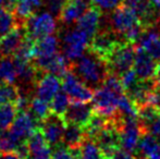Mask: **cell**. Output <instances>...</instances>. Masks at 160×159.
<instances>
[{
	"instance_id": "obj_20",
	"label": "cell",
	"mask_w": 160,
	"mask_h": 159,
	"mask_svg": "<svg viewBox=\"0 0 160 159\" xmlns=\"http://www.w3.org/2000/svg\"><path fill=\"white\" fill-rule=\"evenodd\" d=\"M87 138L84 127L75 123H65L62 144L68 148H78Z\"/></svg>"
},
{
	"instance_id": "obj_6",
	"label": "cell",
	"mask_w": 160,
	"mask_h": 159,
	"mask_svg": "<svg viewBox=\"0 0 160 159\" xmlns=\"http://www.w3.org/2000/svg\"><path fill=\"white\" fill-rule=\"evenodd\" d=\"M124 93H119L114 89L102 84L95 89L93 96V107L96 112L108 118H114L118 116L119 98Z\"/></svg>"
},
{
	"instance_id": "obj_43",
	"label": "cell",
	"mask_w": 160,
	"mask_h": 159,
	"mask_svg": "<svg viewBox=\"0 0 160 159\" xmlns=\"http://www.w3.org/2000/svg\"><path fill=\"white\" fill-rule=\"evenodd\" d=\"M142 1H146V0H127V3L133 4V3H136V2H142Z\"/></svg>"
},
{
	"instance_id": "obj_24",
	"label": "cell",
	"mask_w": 160,
	"mask_h": 159,
	"mask_svg": "<svg viewBox=\"0 0 160 159\" xmlns=\"http://www.w3.org/2000/svg\"><path fill=\"white\" fill-rule=\"evenodd\" d=\"M72 62L65 58L63 53L58 52L52 59L50 60L48 67H47L46 72L52 73L57 77H63L69 71H71Z\"/></svg>"
},
{
	"instance_id": "obj_11",
	"label": "cell",
	"mask_w": 160,
	"mask_h": 159,
	"mask_svg": "<svg viewBox=\"0 0 160 159\" xmlns=\"http://www.w3.org/2000/svg\"><path fill=\"white\" fill-rule=\"evenodd\" d=\"M64 127L65 122L63 118L53 113L39 123V130L51 147H57L62 143Z\"/></svg>"
},
{
	"instance_id": "obj_39",
	"label": "cell",
	"mask_w": 160,
	"mask_h": 159,
	"mask_svg": "<svg viewBox=\"0 0 160 159\" xmlns=\"http://www.w3.org/2000/svg\"><path fill=\"white\" fill-rule=\"evenodd\" d=\"M0 159H21L17 153L10 152V153H1L0 154Z\"/></svg>"
},
{
	"instance_id": "obj_36",
	"label": "cell",
	"mask_w": 160,
	"mask_h": 159,
	"mask_svg": "<svg viewBox=\"0 0 160 159\" xmlns=\"http://www.w3.org/2000/svg\"><path fill=\"white\" fill-rule=\"evenodd\" d=\"M91 1L93 3V6L98 8L100 11H110L117 8L121 3L122 0H91Z\"/></svg>"
},
{
	"instance_id": "obj_21",
	"label": "cell",
	"mask_w": 160,
	"mask_h": 159,
	"mask_svg": "<svg viewBox=\"0 0 160 159\" xmlns=\"http://www.w3.org/2000/svg\"><path fill=\"white\" fill-rule=\"evenodd\" d=\"M42 6V0H17V4L13 10L17 22L19 25H25L28 17Z\"/></svg>"
},
{
	"instance_id": "obj_41",
	"label": "cell",
	"mask_w": 160,
	"mask_h": 159,
	"mask_svg": "<svg viewBox=\"0 0 160 159\" xmlns=\"http://www.w3.org/2000/svg\"><path fill=\"white\" fill-rule=\"evenodd\" d=\"M149 1L155 10L157 11V13L160 15V0H149Z\"/></svg>"
},
{
	"instance_id": "obj_27",
	"label": "cell",
	"mask_w": 160,
	"mask_h": 159,
	"mask_svg": "<svg viewBox=\"0 0 160 159\" xmlns=\"http://www.w3.org/2000/svg\"><path fill=\"white\" fill-rule=\"evenodd\" d=\"M70 104H71V99L68 96V94L64 91H59L50 102L51 113L59 116V117H63Z\"/></svg>"
},
{
	"instance_id": "obj_14",
	"label": "cell",
	"mask_w": 160,
	"mask_h": 159,
	"mask_svg": "<svg viewBox=\"0 0 160 159\" xmlns=\"http://www.w3.org/2000/svg\"><path fill=\"white\" fill-rule=\"evenodd\" d=\"M61 86L62 82L59 77L48 72H44V74L40 73L39 77L35 83L36 96L50 102L56 94L60 91Z\"/></svg>"
},
{
	"instance_id": "obj_3",
	"label": "cell",
	"mask_w": 160,
	"mask_h": 159,
	"mask_svg": "<svg viewBox=\"0 0 160 159\" xmlns=\"http://www.w3.org/2000/svg\"><path fill=\"white\" fill-rule=\"evenodd\" d=\"M91 44V37L78 27L68 30L62 37V51L71 62L80 59Z\"/></svg>"
},
{
	"instance_id": "obj_29",
	"label": "cell",
	"mask_w": 160,
	"mask_h": 159,
	"mask_svg": "<svg viewBox=\"0 0 160 159\" xmlns=\"http://www.w3.org/2000/svg\"><path fill=\"white\" fill-rule=\"evenodd\" d=\"M34 55H35V40L26 36L13 56L20 61L32 62Z\"/></svg>"
},
{
	"instance_id": "obj_1",
	"label": "cell",
	"mask_w": 160,
	"mask_h": 159,
	"mask_svg": "<svg viewBox=\"0 0 160 159\" xmlns=\"http://www.w3.org/2000/svg\"><path fill=\"white\" fill-rule=\"evenodd\" d=\"M106 28L118 35L122 40L135 44L138 42L145 27L135 11L128 4H119L108 17Z\"/></svg>"
},
{
	"instance_id": "obj_2",
	"label": "cell",
	"mask_w": 160,
	"mask_h": 159,
	"mask_svg": "<svg viewBox=\"0 0 160 159\" xmlns=\"http://www.w3.org/2000/svg\"><path fill=\"white\" fill-rule=\"evenodd\" d=\"M71 70L94 91L102 85L109 74L107 62L89 49L80 59L72 62Z\"/></svg>"
},
{
	"instance_id": "obj_8",
	"label": "cell",
	"mask_w": 160,
	"mask_h": 159,
	"mask_svg": "<svg viewBox=\"0 0 160 159\" xmlns=\"http://www.w3.org/2000/svg\"><path fill=\"white\" fill-rule=\"evenodd\" d=\"M62 77V88L68 94L71 102H88L93 99L95 91L85 84L72 70Z\"/></svg>"
},
{
	"instance_id": "obj_44",
	"label": "cell",
	"mask_w": 160,
	"mask_h": 159,
	"mask_svg": "<svg viewBox=\"0 0 160 159\" xmlns=\"http://www.w3.org/2000/svg\"><path fill=\"white\" fill-rule=\"evenodd\" d=\"M4 1H6V0H0V8H2V6H3V3H4Z\"/></svg>"
},
{
	"instance_id": "obj_10",
	"label": "cell",
	"mask_w": 160,
	"mask_h": 159,
	"mask_svg": "<svg viewBox=\"0 0 160 159\" xmlns=\"http://www.w3.org/2000/svg\"><path fill=\"white\" fill-rule=\"evenodd\" d=\"M121 42H124V40L121 39L112 31L108 30V28L99 30L91 40L89 50H92L94 53H96L97 56L102 58L106 61L108 57L111 55L112 51L114 50V48Z\"/></svg>"
},
{
	"instance_id": "obj_7",
	"label": "cell",
	"mask_w": 160,
	"mask_h": 159,
	"mask_svg": "<svg viewBox=\"0 0 160 159\" xmlns=\"http://www.w3.org/2000/svg\"><path fill=\"white\" fill-rule=\"evenodd\" d=\"M59 42L53 35H48L35 42V55L33 64L40 72H46L50 60L58 53Z\"/></svg>"
},
{
	"instance_id": "obj_4",
	"label": "cell",
	"mask_w": 160,
	"mask_h": 159,
	"mask_svg": "<svg viewBox=\"0 0 160 159\" xmlns=\"http://www.w3.org/2000/svg\"><path fill=\"white\" fill-rule=\"evenodd\" d=\"M135 60V45L132 42H121L114 48L106 60L109 73L120 77L133 68Z\"/></svg>"
},
{
	"instance_id": "obj_32",
	"label": "cell",
	"mask_w": 160,
	"mask_h": 159,
	"mask_svg": "<svg viewBox=\"0 0 160 159\" xmlns=\"http://www.w3.org/2000/svg\"><path fill=\"white\" fill-rule=\"evenodd\" d=\"M20 95V91L17 85L10 83L0 84V106L9 102H14Z\"/></svg>"
},
{
	"instance_id": "obj_42",
	"label": "cell",
	"mask_w": 160,
	"mask_h": 159,
	"mask_svg": "<svg viewBox=\"0 0 160 159\" xmlns=\"http://www.w3.org/2000/svg\"><path fill=\"white\" fill-rule=\"evenodd\" d=\"M155 77H156L157 80L160 81V60L159 62L157 63V69H156V75H155Z\"/></svg>"
},
{
	"instance_id": "obj_18",
	"label": "cell",
	"mask_w": 160,
	"mask_h": 159,
	"mask_svg": "<svg viewBox=\"0 0 160 159\" xmlns=\"http://www.w3.org/2000/svg\"><path fill=\"white\" fill-rule=\"evenodd\" d=\"M101 22V11L96 7H89L86 12L76 22V27L85 32L89 37L91 40L97 34L100 27Z\"/></svg>"
},
{
	"instance_id": "obj_12",
	"label": "cell",
	"mask_w": 160,
	"mask_h": 159,
	"mask_svg": "<svg viewBox=\"0 0 160 159\" xmlns=\"http://www.w3.org/2000/svg\"><path fill=\"white\" fill-rule=\"evenodd\" d=\"M39 123L40 121L36 119L30 111H21L18 112L9 130L20 141L25 142L34 132L39 129Z\"/></svg>"
},
{
	"instance_id": "obj_28",
	"label": "cell",
	"mask_w": 160,
	"mask_h": 159,
	"mask_svg": "<svg viewBox=\"0 0 160 159\" xmlns=\"http://www.w3.org/2000/svg\"><path fill=\"white\" fill-rule=\"evenodd\" d=\"M18 115L14 102H9L0 106V130H8Z\"/></svg>"
},
{
	"instance_id": "obj_22",
	"label": "cell",
	"mask_w": 160,
	"mask_h": 159,
	"mask_svg": "<svg viewBox=\"0 0 160 159\" xmlns=\"http://www.w3.org/2000/svg\"><path fill=\"white\" fill-rule=\"evenodd\" d=\"M26 143L30 149V155H45V154L51 155L50 146L39 129L28 137Z\"/></svg>"
},
{
	"instance_id": "obj_15",
	"label": "cell",
	"mask_w": 160,
	"mask_h": 159,
	"mask_svg": "<svg viewBox=\"0 0 160 159\" xmlns=\"http://www.w3.org/2000/svg\"><path fill=\"white\" fill-rule=\"evenodd\" d=\"M94 111L95 110L93 105H89L88 102H71L62 118L65 123H75V124L85 127L93 116Z\"/></svg>"
},
{
	"instance_id": "obj_5",
	"label": "cell",
	"mask_w": 160,
	"mask_h": 159,
	"mask_svg": "<svg viewBox=\"0 0 160 159\" xmlns=\"http://www.w3.org/2000/svg\"><path fill=\"white\" fill-rule=\"evenodd\" d=\"M26 36L37 40L48 35H52L57 30V17L48 11L34 13L25 22Z\"/></svg>"
},
{
	"instance_id": "obj_13",
	"label": "cell",
	"mask_w": 160,
	"mask_h": 159,
	"mask_svg": "<svg viewBox=\"0 0 160 159\" xmlns=\"http://www.w3.org/2000/svg\"><path fill=\"white\" fill-rule=\"evenodd\" d=\"M157 60H155L141 46H135V60L133 64L136 77L139 81L154 79L156 75Z\"/></svg>"
},
{
	"instance_id": "obj_16",
	"label": "cell",
	"mask_w": 160,
	"mask_h": 159,
	"mask_svg": "<svg viewBox=\"0 0 160 159\" xmlns=\"http://www.w3.org/2000/svg\"><path fill=\"white\" fill-rule=\"evenodd\" d=\"M26 37L24 25H18L11 32L0 38V57H11Z\"/></svg>"
},
{
	"instance_id": "obj_38",
	"label": "cell",
	"mask_w": 160,
	"mask_h": 159,
	"mask_svg": "<svg viewBox=\"0 0 160 159\" xmlns=\"http://www.w3.org/2000/svg\"><path fill=\"white\" fill-rule=\"evenodd\" d=\"M106 159H138L136 156L133 155V153H130V152H127L122 148L117 149L116 152L111 154V155L105 157Z\"/></svg>"
},
{
	"instance_id": "obj_33",
	"label": "cell",
	"mask_w": 160,
	"mask_h": 159,
	"mask_svg": "<svg viewBox=\"0 0 160 159\" xmlns=\"http://www.w3.org/2000/svg\"><path fill=\"white\" fill-rule=\"evenodd\" d=\"M80 147L78 148H68L67 146H57L51 154V159H78Z\"/></svg>"
},
{
	"instance_id": "obj_34",
	"label": "cell",
	"mask_w": 160,
	"mask_h": 159,
	"mask_svg": "<svg viewBox=\"0 0 160 159\" xmlns=\"http://www.w3.org/2000/svg\"><path fill=\"white\" fill-rule=\"evenodd\" d=\"M65 2H67V0H42V4L46 7L47 11L58 19L63 10Z\"/></svg>"
},
{
	"instance_id": "obj_40",
	"label": "cell",
	"mask_w": 160,
	"mask_h": 159,
	"mask_svg": "<svg viewBox=\"0 0 160 159\" xmlns=\"http://www.w3.org/2000/svg\"><path fill=\"white\" fill-rule=\"evenodd\" d=\"M28 159H51V155L45 154V155H30Z\"/></svg>"
},
{
	"instance_id": "obj_17",
	"label": "cell",
	"mask_w": 160,
	"mask_h": 159,
	"mask_svg": "<svg viewBox=\"0 0 160 159\" xmlns=\"http://www.w3.org/2000/svg\"><path fill=\"white\" fill-rule=\"evenodd\" d=\"M158 26L145 28L138 39V46L149 53L155 60H160V31Z\"/></svg>"
},
{
	"instance_id": "obj_37",
	"label": "cell",
	"mask_w": 160,
	"mask_h": 159,
	"mask_svg": "<svg viewBox=\"0 0 160 159\" xmlns=\"http://www.w3.org/2000/svg\"><path fill=\"white\" fill-rule=\"evenodd\" d=\"M145 132L150 133L152 136H155L157 140L160 141V115L145 127Z\"/></svg>"
},
{
	"instance_id": "obj_26",
	"label": "cell",
	"mask_w": 160,
	"mask_h": 159,
	"mask_svg": "<svg viewBox=\"0 0 160 159\" xmlns=\"http://www.w3.org/2000/svg\"><path fill=\"white\" fill-rule=\"evenodd\" d=\"M78 159H106L102 151L99 148L95 141L86 138L80 147Z\"/></svg>"
},
{
	"instance_id": "obj_9",
	"label": "cell",
	"mask_w": 160,
	"mask_h": 159,
	"mask_svg": "<svg viewBox=\"0 0 160 159\" xmlns=\"http://www.w3.org/2000/svg\"><path fill=\"white\" fill-rule=\"evenodd\" d=\"M120 132V147L130 153H135L139 138L144 133V129L138 119H123L119 127Z\"/></svg>"
},
{
	"instance_id": "obj_35",
	"label": "cell",
	"mask_w": 160,
	"mask_h": 159,
	"mask_svg": "<svg viewBox=\"0 0 160 159\" xmlns=\"http://www.w3.org/2000/svg\"><path fill=\"white\" fill-rule=\"evenodd\" d=\"M120 80H121V83H122L123 87H124V92L130 88V87H132L133 85H135L139 81L138 77L135 74L134 70H132V69L127 71V72H124L123 74H121Z\"/></svg>"
},
{
	"instance_id": "obj_23",
	"label": "cell",
	"mask_w": 160,
	"mask_h": 159,
	"mask_svg": "<svg viewBox=\"0 0 160 159\" xmlns=\"http://www.w3.org/2000/svg\"><path fill=\"white\" fill-rule=\"evenodd\" d=\"M18 77H19V72L14 58H0V80L3 83L14 84L15 81H18Z\"/></svg>"
},
{
	"instance_id": "obj_25",
	"label": "cell",
	"mask_w": 160,
	"mask_h": 159,
	"mask_svg": "<svg viewBox=\"0 0 160 159\" xmlns=\"http://www.w3.org/2000/svg\"><path fill=\"white\" fill-rule=\"evenodd\" d=\"M50 102H46V100L42 99L39 97H34L31 99L30 104V112L32 113L34 117L38 121H42L46 118H48L51 115V109H50Z\"/></svg>"
},
{
	"instance_id": "obj_30",
	"label": "cell",
	"mask_w": 160,
	"mask_h": 159,
	"mask_svg": "<svg viewBox=\"0 0 160 159\" xmlns=\"http://www.w3.org/2000/svg\"><path fill=\"white\" fill-rule=\"evenodd\" d=\"M21 143L23 142L13 135L10 130H4L2 133H0V153L15 152Z\"/></svg>"
},
{
	"instance_id": "obj_19",
	"label": "cell",
	"mask_w": 160,
	"mask_h": 159,
	"mask_svg": "<svg viewBox=\"0 0 160 159\" xmlns=\"http://www.w3.org/2000/svg\"><path fill=\"white\" fill-rule=\"evenodd\" d=\"M89 7L88 0H67L59 20L67 25L75 23Z\"/></svg>"
},
{
	"instance_id": "obj_31",
	"label": "cell",
	"mask_w": 160,
	"mask_h": 159,
	"mask_svg": "<svg viewBox=\"0 0 160 159\" xmlns=\"http://www.w3.org/2000/svg\"><path fill=\"white\" fill-rule=\"evenodd\" d=\"M17 19L12 11L0 8V38L18 26Z\"/></svg>"
}]
</instances>
